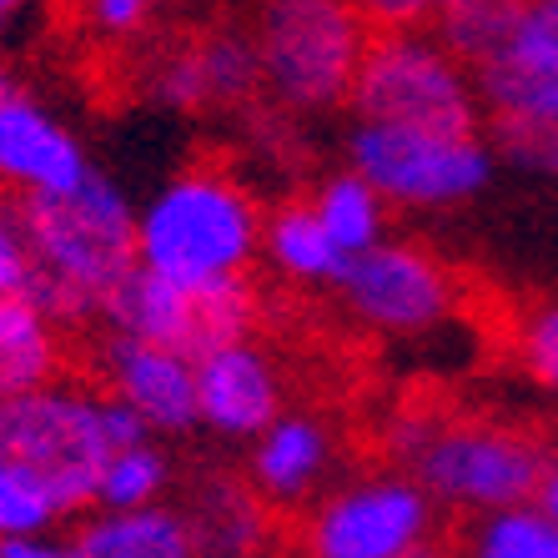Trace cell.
Returning <instances> with one entry per match:
<instances>
[{
    "mask_svg": "<svg viewBox=\"0 0 558 558\" xmlns=\"http://www.w3.org/2000/svg\"><path fill=\"white\" fill-rule=\"evenodd\" d=\"M196 392H202V428L232 442H252L267 423L282 417V373L252 338L196 357Z\"/></svg>",
    "mask_w": 558,
    "mask_h": 558,
    "instance_id": "13",
    "label": "cell"
},
{
    "mask_svg": "<svg viewBox=\"0 0 558 558\" xmlns=\"http://www.w3.org/2000/svg\"><path fill=\"white\" fill-rule=\"evenodd\" d=\"M65 363V327L31 292H0V403L51 383Z\"/></svg>",
    "mask_w": 558,
    "mask_h": 558,
    "instance_id": "16",
    "label": "cell"
},
{
    "mask_svg": "<svg viewBox=\"0 0 558 558\" xmlns=\"http://www.w3.org/2000/svg\"><path fill=\"white\" fill-rule=\"evenodd\" d=\"M31 272H36V257H31L21 211L11 202H0V292H26Z\"/></svg>",
    "mask_w": 558,
    "mask_h": 558,
    "instance_id": "26",
    "label": "cell"
},
{
    "mask_svg": "<svg viewBox=\"0 0 558 558\" xmlns=\"http://www.w3.org/2000/svg\"><path fill=\"white\" fill-rule=\"evenodd\" d=\"M392 453L428 488L433 504L478 519L533 504L548 473L544 442L508 423H442L428 413H403L392 423Z\"/></svg>",
    "mask_w": 558,
    "mask_h": 558,
    "instance_id": "4",
    "label": "cell"
},
{
    "mask_svg": "<svg viewBox=\"0 0 558 558\" xmlns=\"http://www.w3.org/2000/svg\"><path fill=\"white\" fill-rule=\"evenodd\" d=\"M61 519V508L51 504L46 488L26 478V473H15L11 463H0V538H11V533H46L56 529Z\"/></svg>",
    "mask_w": 558,
    "mask_h": 558,
    "instance_id": "23",
    "label": "cell"
},
{
    "mask_svg": "<svg viewBox=\"0 0 558 558\" xmlns=\"http://www.w3.org/2000/svg\"><path fill=\"white\" fill-rule=\"evenodd\" d=\"M332 468V433L323 417L282 413L252 438V483L267 504H307Z\"/></svg>",
    "mask_w": 558,
    "mask_h": 558,
    "instance_id": "14",
    "label": "cell"
},
{
    "mask_svg": "<svg viewBox=\"0 0 558 558\" xmlns=\"http://www.w3.org/2000/svg\"><path fill=\"white\" fill-rule=\"evenodd\" d=\"M117 453L111 392L81 383H40L0 403V463L26 473L65 513L96 508L101 468Z\"/></svg>",
    "mask_w": 558,
    "mask_h": 558,
    "instance_id": "3",
    "label": "cell"
},
{
    "mask_svg": "<svg viewBox=\"0 0 558 558\" xmlns=\"http://www.w3.org/2000/svg\"><path fill=\"white\" fill-rule=\"evenodd\" d=\"M252 40L267 96L292 117H312L348 106L373 21L357 0H262Z\"/></svg>",
    "mask_w": 558,
    "mask_h": 558,
    "instance_id": "5",
    "label": "cell"
},
{
    "mask_svg": "<svg viewBox=\"0 0 558 558\" xmlns=\"http://www.w3.org/2000/svg\"><path fill=\"white\" fill-rule=\"evenodd\" d=\"M519 367L538 383V388L558 392V302L533 307L519 323Z\"/></svg>",
    "mask_w": 558,
    "mask_h": 558,
    "instance_id": "24",
    "label": "cell"
},
{
    "mask_svg": "<svg viewBox=\"0 0 558 558\" xmlns=\"http://www.w3.org/2000/svg\"><path fill=\"white\" fill-rule=\"evenodd\" d=\"M31 0H0V21H5V15H15V11H26Z\"/></svg>",
    "mask_w": 558,
    "mask_h": 558,
    "instance_id": "31",
    "label": "cell"
},
{
    "mask_svg": "<svg viewBox=\"0 0 558 558\" xmlns=\"http://www.w3.org/2000/svg\"><path fill=\"white\" fill-rule=\"evenodd\" d=\"M433 538V494L413 473H367L307 513V558H403Z\"/></svg>",
    "mask_w": 558,
    "mask_h": 558,
    "instance_id": "8",
    "label": "cell"
},
{
    "mask_svg": "<svg viewBox=\"0 0 558 558\" xmlns=\"http://www.w3.org/2000/svg\"><path fill=\"white\" fill-rule=\"evenodd\" d=\"M373 21V31H398V26H433L448 0H357Z\"/></svg>",
    "mask_w": 558,
    "mask_h": 558,
    "instance_id": "27",
    "label": "cell"
},
{
    "mask_svg": "<svg viewBox=\"0 0 558 558\" xmlns=\"http://www.w3.org/2000/svg\"><path fill=\"white\" fill-rule=\"evenodd\" d=\"M86 558H202L186 508L142 504V508H86L76 529Z\"/></svg>",
    "mask_w": 558,
    "mask_h": 558,
    "instance_id": "15",
    "label": "cell"
},
{
    "mask_svg": "<svg viewBox=\"0 0 558 558\" xmlns=\"http://www.w3.org/2000/svg\"><path fill=\"white\" fill-rule=\"evenodd\" d=\"M101 327H121L136 338L167 342L186 357H207L236 338H252L257 327V292L252 282H217V287H182L171 277H156L146 267L131 272L117 292Z\"/></svg>",
    "mask_w": 558,
    "mask_h": 558,
    "instance_id": "10",
    "label": "cell"
},
{
    "mask_svg": "<svg viewBox=\"0 0 558 558\" xmlns=\"http://www.w3.org/2000/svg\"><path fill=\"white\" fill-rule=\"evenodd\" d=\"M86 146L61 117L31 96L11 92L0 101V186L15 196H56L92 177Z\"/></svg>",
    "mask_w": 558,
    "mask_h": 558,
    "instance_id": "12",
    "label": "cell"
},
{
    "mask_svg": "<svg viewBox=\"0 0 558 558\" xmlns=\"http://www.w3.org/2000/svg\"><path fill=\"white\" fill-rule=\"evenodd\" d=\"M307 202L317 207L327 236H332L348 257L377 247V242L388 236V211L392 207L383 202V192L367 182L363 171H352V167L348 171H332L327 182H317V192H312Z\"/></svg>",
    "mask_w": 558,
    "mask_h": 558,
    "instance_id": "19",
    "label": "cell"
},
{
    "mask_svg": "<svg viewBox=\"0 0 558 558\" xmlns=\"http://www.w3.org/2000/svg\"><path fill=\"white\" fill-rule=\"evenodd\" d=\"M26 227L31 298L61 327H101L117 292L142 267L136 257V207L106 171L56 196H15Z\"/></svg>",
    "mask_w": 558,
    "mask_h": 558,
    "instance_id": "1",
    "label": "cell"
},
{
    "mask_svg": "<svg viewBox=\"0 0 558 558\" xmlns=\"http://www.w3.org/2000/svg\"><path fill=\"white\" fill-rule=\"evenodd\" d=\"M403 558H448V554H442V548L433 544V538H423V544H417V548H408Z\"/></svg>",
    "mask_w": 558,
    "mask_h": 558,
    "instance_id": "30",
    "label": "cell"
},
{
    "mask_svg": "<svg viewBox=\"0 0 558 558\" xmlns=\"http://www.w3.org/2000/svg\"><path fill=\"white\" fill-rule=\"evenodd\" d=\"M533 504L544 508L548 519L558 523V463H548V473H544V483H538V494H533Z\"/></svg>",
    "mask_w": 558,
    "mask_h": 558,
    "instance_id": "29",
    "label": "cell"
},
{
    "mask_svg": "<svg viewBox=\"0 0 558 558\" xmlns=\"http://www.w3.org/2000/svg\"><path fill=\"white\" fill-rule=\"evenodd\" d=\"M81 15L101 40H131L151 26L156 0H81Z\"/></svg>",
    "mask_w": 558,
    "mask_h": 558,
    "instance_id": "25",
    "label": "cell"
},
{
    "mask_svg": "<svg viewBox=\"0 0 558 558\" xmlns=\"http://www.w3.org/2000/svg\"><path fill=\"white\" fill-rule=\"evenodd\" d=\"M498 146L483 131H423L357 121L348 136V167L363 171L398 211H458L494 186Z\"/></svg>",
    "mask_w": 558,
    "mask_h": 558,
    "instance_id": "7",
    "label": "cell"
},
{
    "mask_svg": "<svg viewBox=\"0 0 558 558\" xmlns=\"http://www.w3.org/2000/svg\"><path fill=\"white\" fill-rule=\"evenodd\" d=\"M262 227L267 211L232 171L192 167L136 207V257L182 287L242 282L262 257Z\"/></svg>",
    "mask_w": 558,
    "mask_h": 558,
    "instance_id": "2",
    "label": "cell"
},
{
    "mask_svg": "<svg viewBox=\"0 0 558 558\" xmlns=\"http://www.w3.org/2000/svg\"><path fill=\"white\" fill-rule=\"evenodd\" d=\"M0 558H86V548L76 538H51L46 533H11L0 538Z\"/></svg>",
    "mask_w": 558,
    "mask_h": 558,
    "instance_id": "28",
    "label": "cell"
},
{
    "mask_svg": "<svg viewBox=\"0 0 558 558\" xmlns=\"http://www.w3.org/2000/svg\"><path fill=\"white\" fill-rule=\"evenodd\" d=\"M96 373H101L106 392H117L121 403H131L151 423L156 438H182V433L202 428L196 357H186V352L121 332V327H101Z\"/></svg>",
    "mask_w": 558,
    "mask_h": 558,
    "instance_id": "11",
    "label": "cell"
},
{
    "mask_svg": "<svg viewBox=\"0 0 558 558\" xmlns=\"http://www.w3.org/2000/svg\"><path fill=\"white\" fill-rule=\"evenodd\" d=\"M332 292L357 323L383 338H423L448 323L458 307L453 272L428 247L403 242V236H383L377 247L348 257Z\"/></svg>",
    "mask_w": 558,
    "mask_h": 558,
    "instance_id": "9",
    "label": "cell"
},
{
    "mask_svg": "<svg viewBox=\"0 0 558 558\" xmlns=\"http://www.w3.org/2000/svg\"><path fill=\"white\" fill-rule=\"evenodd\" d=\"M519 11L523 0H448L433 31L468 71H478L483 61H494L504 51V40L519 26Z\"/></svg>",
    "mask_w": 558,
    "mask_h": 558,
    "instance_id": "20",
    "label": "cell"
},
{
    "mask_svg": "<svg viewBox=\"0 0 558 558\" xmlns=\"http://www.w3.org/2000/svg\"><path fill=\"white\" fill-rule=\"evenodd\" d=\"M463 558H558V523L538 504L483 513Z\"/></svg>",
    "mask_w": 558,
    "mask_h": 558,
    "instance_id": "22",
    "label": "cell"
},
{
    "mask_svg": "<svg viewBox=\"0 0 558 558\" xmlns=\"http://www.w3.org/2000/svg\"><path fill=\"white\" fill-rule=\"evenodd\" d=\"M171 488V453L156 438L126 442L106 458L101 488H96V508H142L161 504Z\"/></svg>",
    "mask_w": 558,
    "mask_h": 558,
    "instance_id": "21",
    "label": "cell"
},
{
    "mask_svg": "<svg viewBox=\"0 0 558 558\" xmlns=\"http://www.w3.org/2000/svg\"><path fill=\"white\" fill-rule=\"evenodd\" d=\"M262 257L272 262L282 277L307 282V287H332L342 277V267H348V252L327 236L312 202H282L277 211H267Z\"/></svg>",
    "mask_w": 558,
    "mask_h": 558,
    "instance_id": "18",
    "label": "cell"
},
{
    "mask_svg": "<svg viewBox=\"0 0 558 558\" xmlns=\"http://www.w3.org/2000/svg\"><path fill=\"white\" fill-rule=\"evenodd\" d=\"M182 508L202 558H257L267 544V498L257 494V483L207 478Z\"/></svg>",
    "mask_w": 558,
    "mask_h": 558,
    "instance_id": "17",
    "label": "cell"
},
{
    "mask_svg": "<svg viewBox=\"0 0 558 558\" xmlns=\"http://www.w3.org/2000/svg\"><path fill=\"white\" fill-rule=\"evenodd\" d=\"M15 86H11V76H5V71H0V101H5V96H11Z\"/></svg>",
    "mask_w": 558,
    "mask_h": 558,
    "instance_id": "32",
    "label": "cell"
},
{
    "mask_svg": "<svg viewBox=\"0 0 558 558\" xmlns=\"http://www.w3.org/2000/svg\"><path fill=\"white\" fill-rule=\"evenodd\" d=\"M348 111L352 121H388V126L423 131L488 126L478 76L442 46L433 26L373 31L357 81H352Z\"/></svg>",
    "mask_w": 558,
    "mask_h": 558,
    "instance_id": "6",
    "label": "cell"
}]
</instances>
